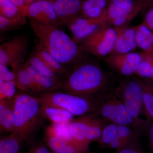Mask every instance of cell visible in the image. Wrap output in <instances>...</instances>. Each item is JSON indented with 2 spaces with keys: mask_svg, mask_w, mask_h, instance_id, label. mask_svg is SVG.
I'll return each instance as SVG.
<instances>
[{
  "mask_svg": "<svg viewBox=\"0 0 153 153\" xmlns=\"http://www.w3.org/2000/svg\"><path fill=\"white\" fill-rule=\"evenodd\" d=\"M107 123L101 118L91 114L86 136V141L88 145L93 142H98L101 138L103 128Z\"/></svg>",
  "mask_w": 153,
  "mask_h": 153,
  "instance_id": "d4e9b609",
  "label": "cell"
},
{
  "mask_svg": "<svg viewBox=\"0 0 153 153\" xmlns=\"http://www.w3.org/2000/svg\"><path fill=\"white\" fill-rule=\"evenodd\" d=\"M19 9L24 16L27 17L28 7L25 4V0H9Z\"/></svg>",
  "mask_w": 153,
  "mask_h": 153,
  "instance_id": "8d00e7d4",
  "label": "cell"
},
{
  "mask_svg": "<svg viewBox=\"0 0 153 153\" xmlns=\"http://www.w3.org/2000/svg\"><path fill=\"white\" fill-rule=\"evenodd\" d=\"M143 8V7L125 8L110 2L107 9L108 24L113 27L128 26Z\"/></svg>",
  "mask_w": 153,
  "mask_h": 153,
  "instance_id": "4fadbf2b",
  "label": "cell"
},
{
  "mask_svg": "<svg viewBox=\"0 0 153 153\" xmlns=\"http://www.w3.org/2000/svg\"><path fill=\"white\" fill-rule=\"evenodd\" d=\"M27 153V152H26V153Z\"/></svg>",
  "mask_w": 153,
  "mask_h": 153,
  "instance_id": "ee69618b",
  "label": "cell"
},
{
  "mask_svg": "<svg viewBox=\"0 0 153 153\" xmlns=\"http://www.w3.org/2000/svg\"><path fill=\"white\" fill-rule=\"evenodd\" d=\"M114 81L95 60L84 56L62 77L60 91L94 98Z\"/></svg>",
  "mask_w": 153,
  "mask_h": 153,
  "instance_id": "6da1fadb",
  "label": "cell"
},
{
  "mask_svg": "<svg viewBox=\"0 0 153 153\" xmlns=\"http://www.w3.org/2000/svg\"><path fill=\"white\" fill-rule=\"evenodd\" d=\"M47 145L55 153H83V152L71 143L46 133Z\"/></svg>",
  "mask_w": 153,
  "mask_h": 153,
  "instance_id": "603a6c76",
  "label": "cell"
},
{
  "mask_svg": "<svg viewBox=\"0 0 153 153\" xmlns=\"http://www.w3.org/2000/svg\"><path fill=\"white\" fill-rule=\"evenodd\" d=\"M114 27L116 32V39L111 54L134 52L137 47L134 27L128 25Z\"/></svg>",
  "mask_w": 153,
  "mask_h": 153,
  "instance_id": "9a60e30c",
  "label": "cell"
},
{
  "mask_svg": "<svg viewBox=\"0 0 153 153\" xmlns=\"http://www.w3.org/2000/svg\"><path fill=\"white\" fill-rule=\"evenodd\" d=\"M0 16L12 20H23L27 18L9 0H0Z\"/></svg>",
  "mask_w": 153,
  "mask_h": 153,
  "instance_id": "83f0119b",
  "label": "cell"
},
{
  "mask_svg": "<svg viewBox=\"0 0 153 153\" xmlns=\"http://www.w3.org/2000/svg\"><path fill=\"white\" fill-rule=\"evenodd\" d=\"M40 113L42 118L51 121L53 123H68L74 120V117L66 110L44 104H41Z\"/></svg>",
  "mask_w": 153,
  "mask_h": 153,
  "instance_id": "d6986e66",
  "label": "cell"
},
{
  "mask_svg": "<svg viewBox=\"0 0 153 153\" xmlns=\"http://www.w3.org/2000/svg\"><path fill=\"white\" fill-rule=\"evenodd\" d=\"M36 1H37V0H25V4L27 7L30 6L31 4H33Z\"/></svg>",
  "mask_w": 153,
  "mask_h": 153,
  "instance_id": "ab89813d",
  "label": "cell"
},
{
  "mask_svg": "<svg viewBox=\"0 0 153 153\" xmlns=\"http://www.w3.org/2000/svg\"><path fill=\"white\" fill-rule=\"evenodd\" d=\"M34 54L39 57L54 73L62 78L68 71L67 67L58 62L38 44L36 46Z\"/></svg>",
  "mask_w": 153,
  "mask_h": 153,
  "instance_id": "cb8c5ba5",
  "label": "cell"
},
{
  "mask_svg": "<svg viewBox=\"0 0 153 153\" xmlns=\"http://www.w3.org/2000/svg\"><path fill=\"white\" fill-rule=\"evenodd\" d=\"M142 23L153 32V6L146 13Z\"/></svg>",
  "mask_w": 153,
  "mask_h": 153,
  "instance_id": "d590c367",
  "label": "cell"
},
{
  "mask_svg": "<svg viewBox=\"0 0 153 153\" xmlns=\"http://www.w3.org/2000/svg\"><path fill=\"white\" fill-rule=\"evenodd\" d=\"M145 131L147 134L150 146L153 152V120L148 121Z\"/></svg>",
  "mask_w": 153,
  "mask_h": 153,
  "instance_id": "74e56055",
  "label": "cell"
},
{
  "mask_svg": "<svg viewBox=\"0 0 153 153\" xmlns=\"http://www.w3.org/2000/svg\"><path fill=\"white\" fill-rule=\"evenodd\" d=\"M122 77L114 81V87L132 118L135 129L140 135L145 131L148 122L142 118L144 115L146 117L142 87L137 76Z\"/></svg>",
  "mask_w": 153,
  "mask_h": 153,
  "instance_id": "277c9868",
  "label": "cell"
},
{
  "mask_svg": "<svg viewBox=\"0 0 153 153\" xmlns=\"http://www.w3.org/2000/svg\"><path fill=\"white\" fill-rule=\"evenodd\" d=\"M30 25L39 39L38 45L68 68L85 56L72 38L59 27L30 19Z\"/></svg>",
  "mask_w": 153,
  "mask_h": 153,
  "instance_id": "7a4b0ae2",
  "label": "cell"
},
{
  "mask_svg": "<svg viewBox=\"0 0 153 153\" xmlns=\"http://www.w3.org/2000/svg\"><path fill=\"white\" fill-rule=\"evenodd\" d=\"M29 38L25 35L10 38L0 45V64L12 69L24 64L28 53Z\"/></svg>",
  "mask_w": 153,
  "mask_h": 153,
  "instance_id": "9c48e42d",
  "label": "cell"
},
{
  "mask_svg": "<svg viewBox=\"0 0 153 153\" xmlns=\"http://www.w3.org/2000/svg\"><path fill=\"white\" fill-rule=\"evenodd\" d=\"M107 25L106 10L97 18H86L80 15L71 20L67 26L71 32L73 41L79 45L87 36Z\"/></svg>",
  "mask_w": 153,
  "mask_h": 153,
  "instance_id": "8fae6325",
  "label": "cell"
},
{
  "mask_svg": "<svg viewBox=\"0 0 153 153\" xmlns=\"http://www.w3.org/2000/svg\"><path fill=\"white\" fill-rule=\"evenodd\" d=\"M84 0H56L53 2L60 25H67L71 20L81 15Z\"/></svg>",
  "mask_w": 153,
  "mask_h": 153,
  "instance_id": "5bb4252c",
  "label": "cell"
},
{
  "mask_svg": "<svg viewBox=\"0 0 153 153\" xmlns=\"http://www.w3.org/2000/svg\"><path fill=\"white\" fill-rule=\"evenodd\" d=\"M110 0H84L81 16L88 18H97L106 10Z\"/></svg>",
  "mask_w": 153,
  "mask_h": 153,
  "instance_id": "7402d4cb",
  "label": "cell"
},
{
  "mask_svg": "<svg viewBox=\"0 0 153 153\" xmlns=\"http://www.w3.org/2000/svg\"><path fill=\"white\" fill-rule=\"evenodd\" d=\"M16 85L15 81H0V100L14 98L16 94Z\"/></svg>",
  "mask_w": 153,
  "mask_h": 153,
  "instance_id": "1f68e13d",
  "label": "cell"
},
{
  "mask_svg": "<svg viewBox=\"0 0 153 153\" xmlns=\"http://www.w3.org/2000/svg\"><path fill=\"white\" fill-rule=\"evenodd\" d=\"M139 78L142 87L144 106L147 120H153V84Z\"/></svg>",
  "mask_w": 153,
  "mask_h": 153,
  "instance_id": "4316f807",
  "label": "cell"
},
{
  "mask_svg": "<svg viewBox=\"0 0 153 153\" xmlns=\"http://www.w3.org/2000/svg\"><path fill=\"white\" fill-rule=\"evenodd\" d=\"M114 4L125 8H130L137 7H146L144 0H110Z\"/></svg>",
  "mask_w": 153,
  "mask_h": 153,
  "instance_id": "d6a6232c",
  "label": "cell"
},
{
  "mask_svg": "<svg viewBox=\"0 0 153 153\" xmlns=\"http://www.w3.org/2000/svg\"><path fill=\"white\" fill-rule=\"evenodd\" d=\"M26 62L44 75L51 77L62 78L54 73L39 57L34 53Z\"/></svg>",
  "mask_w": 153,
  "mask_h": 153,
  "instance_id": "f546056e",
  "label": "cell"
},
{
  "mask_svg": "<svg viewBox=\"0 0 153 153\" xmlns=\"http://www.w3.org/2000/svg\"><path fill=\"white\" fill-rule=\"evenodd\" d=\"M47 1H56V0H47Z\"/></svg>",
  "mask_w": 153,
  "mask_h": 153,
  "instance_id": "b9f144b4",
  "label": "cell"
},
{
  "mask_svg": "<svg viewBox=\"0 0 153 153\" xmlns=\"http://www.w3.org/2000/svg\"><path fill=\"white\" fill-rule=\"evenodd\" d=\"M116 153H144L139 140L116 151Z\"/></svg>",
  "mask_w": 153,
  "mask_h": 153,
  "instance_id": "836d02e7",
  "label": "cell"
},
{
  "mask_svg": "<svg viewBox=\"0 0 153 153\" xmlns=\"http://www.w3.org/2000/svg\"><path fill=\"white\" fill-rule=\"evenodd\" d=\"M37 97L41 104L61 108L74 116H83L96 111L95 98L83 97L60 90L42 93Z\"/></svg>",
  "mask_w": 153,
  "mask_h": 153,
  "instance_id": "8992f818",
  "label": "cell"
},
{
  "mask_svg": "<svg viewBox=\"0 0 153 153\" xmlns=\"http://www.w3.org/2000/svg\"><path fill=\"white\" fill-rule=\"evenodd\" d=\"M12 71L14 75V81L18 89L31 95L38 94L32 76L24 64L13 68Z\"/></svg>",
  "mask_w": 153,
  "mask_h": 153,
  "instance_id": "ffe728a7",
  "label": "cell"
},
{
  "mask_svg": "<svg viewBox=\"0 0 153 153\" xmlns=\"http://www.w3.org/2000/svg\"><path fill=\"white\" fill-rule=\"evenodd\" d=\"M91 114L73 120L69 124V131L71 137L85 152H87L88 150V144L86 141V136Z\"/></svg>",
  "mask_w": 153,
  "mask_h": 153,
  "instance_id": "e0dca14e",
  "label": "cell"
},
{
  "mask_svg": "<svg viewBox=\"0 0 153 153\" xmlns=\"http://www.w3.org/2000/svg\"><path fill=\"white\" fill-rule=\"evenodd\" d=\"M146 7H152L153 6V0H144Z\"/></svg>",
  "mask_w": 153,
  "mask_h": 153,
  "instance_id": "f35d334b",
  "label": "cell"
},
{
  "mask_svg": "<svg viewBox=\"0 0 153 153\" xmlns=\"http://www.w3.org/2000/svg\"><path fill=\"white\" fill-rule=\"evenodd\" d=\"M140 134L131 127L107 123L98 143L100 147L117 151L139 140Z\"/></svg>",
  "mask_w": 153,
  "mask_h": 153,
  "instance_id": "ba28073f",
  "label": "cell"
},
{
  "mask_svg": "<svg viewBox=\"0 0 153 153\" xmlns=\"http://www.w3.org/2000/svg\"><path fill=\"white\" fill-rule=\"evenodd\" d=\"M137 47L147 53H153V32L142 23L134 27Z\"/></svg>",
  "mask_w": 153,
  "mask_h": 153,
  "instance_id": "44dd1931",
  "label": "cell"
},
{
  "mask_svg": "<svg viewBox=\"0 0 153 153\" xmlns=\"http://www.w3.org/2000/svg\"><path fill=\"white\" fill-rule=\"evenodd\" d=\"M24 141L15 132L1 137L0 153H19L21 144Z\"/></svg>",
  "mask_w": 153,
  "mask_h": 153,
  "instance_id": "484cf974",
  "label": "cell"
},
{
  "mask_svg": "<svg viewBox=\"0 0 153 153\" xmlns=\"http://www.w3.org/2000/svg\"><path fill=\"white\" fill-rule=\"evenodd\" d=\"M14 98L0 100V131L13 132L15 127Z\"/></svg>",
  "mask_w": 153,
  "mask_h": 153,
  "instance_id": "ac0fdd59",
  "label": "cell"
},
{
  "mask_svg": "<svg viewBox=\"0 0 153 153\" xmlns=\"http://www.w3.org/2000/svg\"><path fill=\"white\" fill-rule=\"evenodd\" d=\"M24 65L32 76L38 95L45 92L59 90L62 78L44 75L26 62Z\"/></svg>",
  "mask_w": 153,
  "mask_h": 153,
  "instance_id": "2e32d148",
  "label": "cell"
},
{
  "mask_svg": "<svg viewBox=\"0 0 153 153\" xmlns=\"http://www.w3.org/2000/svg\"><path fill=\"white\" fill-rule=\"evenodd\" d=\"M14 75L13 71H10L8 66L0 64V81L3 82L13 81Z\"/></svg>",
  "mask_w": 153,
  "mask_h": 153,
  "instance_id": "e575fe53",
  "label": "cell"
},
{
  "mask_svg": "<svg viewBox=\"0 0 153 153\" xmlns=\"http://www.w3.org/2000/svg\"><path fill=\"white\" fill-rule=\"evenodd\" d=\"M147 54L150 58L153 61V53H147Z\"/></svg>",
  "mask_w": 153,
  "mask_h": 153,
  "instance_id": "60d3db41",
  "label": "cell"
},
{
  "mask_svg": "<svg viewBox=\"0 0 153 153\" xmlns=\"http://www.w3.org/2000/svg\"><path fill=\"white\" fill-rule=\"evenodd\" d=\"M83 153H87V152H86Z\"/></svg>",
  "mask_w": 153,
  "mask_h": 153,
  "instance_id": "7bdbcfd3",
  "label": "cell"
},
{
  "mask_svg": "<svg viewBox=\"0 0 153 153\" xmlns=\"http://www.w3.org/2000/svg\"><path fill=\"white\" fill-rule=\"evenodd\" d=\"M14 105L13 132L23 140H27L38 131L41 123V103L37 97L20 91L14 97Z\"/></svg>",
  "mask_w": 153,
  "mask_h": 153,
  "instance_id": "3957f363",
  "label": "cell"
},
{
  "mask_svg": "<svg viewBox=\"0 0 153 153\" xmlns=\"http://www.w3.org/2000/svg\"><path fill=\"white\" fill-rule=\"evenodd\" d=\"M116 39L114 28L108 24L83 39L79 46L85 54L103 58L112 53Z\"/></svg>",
  "mask_w": 153,
  "mask_h": 153,
  "instance_id": "52a82bcc",
  "label": "cell"
},
{
  "mask_svg": "<svg viewBox=\"0 0 153 153\" xmlns=\"http://www.w3.org/2000/svg\"><path fill=\"white\" fill-rule=\"evenodd\" d=\"M142 61L135 74L139 78L153 80V61L147 53L142 52Z\"/></svg>",
  "mask_w": 153,
  "mask_h": 153,
  "instance_id": "f1b7e54d",
  "label": "cell"
},
{
  "mask_svg": "<svg viewBox=\"0 0 153 153\" xmlns=\"http://www.w3.org/2000/svg\"><path fill=\"white\" fill-rule=\"evenodd\" d=\"M142 60V52L112 53L103 58L105 64L122 76L135 74Z\"/></svg>",
  "mask_w": 153,
  "mask_h": 153,
  "instance_id": "30bf717a",
  "label": "cell"
},
{
  "mask_svg": "<svg viewBox=\"0 0 153 153\" xmlns=\"http://www.w3.org/2000/svg\"><path fill=\"white\" fill-rule=\"evenodd\" d=\"M113 82L96 97L97 109L94 114L108 123L129 126L135 129L133 120L115 89Z\"/></svg>",
  "mask_w": 153,
  "mask_h": 153,
  "instance_id": "5b68a950",
  "label": "cell"
},
{
  "mask_svg": "<svg viewBox=\"0 0 153 153\" xmlns=\"http://www.w3.org/2000/svg\"><path fill=\"white\" fill-rule=\"evenodd\" d=\"M53 2L47 0H37L28 7L27 18L46 25L59 27L60 25Z\"/></svg>",
  "mask_w": 153,
  "mask_h": 153,
  "instance_id": "7c38bea8",
  "label": "cell"
},
{
  "mask_svg": "<svg viewBox=\"0 0 153 153\" xmlns=\"http://www.w3.org/2000/svg\"><path fill=\"white\" fill-rule=\"evenodd\" d=\"M26 23V19L20 20H9L0 16V31L1 32H4L20 30Z\"/></svg>",
  "mask_w": 153,
  "mask_h": 153,
  "instance_id": "4dcf8cb0",
  "label": "cell"
}]
</instances>
